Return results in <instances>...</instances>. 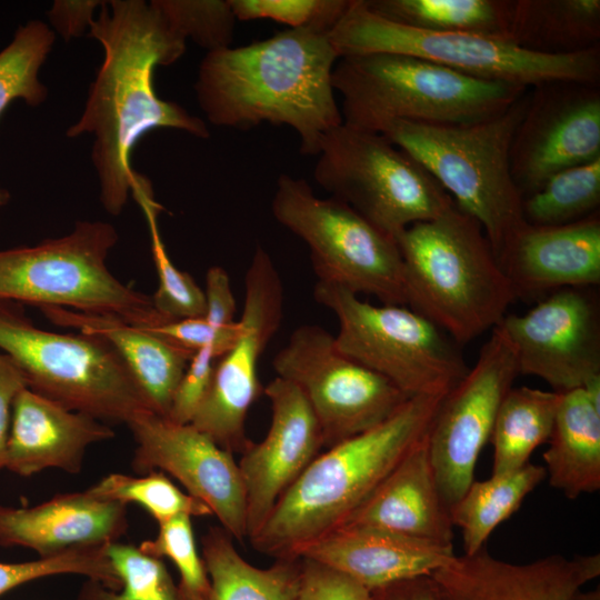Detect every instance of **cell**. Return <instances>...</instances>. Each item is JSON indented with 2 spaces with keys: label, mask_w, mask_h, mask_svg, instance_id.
I'll list each match as a JSON object with an SVG mask.
<instances>
[{
  "label": "cell",
  "mask_w": 600,
  "mask_h": 600,
  "mask_svg": "<svg viewBox=\"0 0 600 600\" xmlns=\"http://www.w3.org/2000/svg\"><path fill=\"white\" fill-rule=\"evenodd\" d=\"M89 37L101 44L103 61L80 118L66 134H93L91 159L100 201L108 213L118 216L137 176L132 150L146 133L176 129L206 139L210 132L202 119L159 98L154 90V69L176 62L184 53L187 40L151 1H103Z\"/></svg>",
  "instance_id": "cell-1"
},
{
  "label": "cell",
  "mask_w": 600,
  "mask_h": 600,
  "mask_svg": "<svg viewBox=\"0 0 600 600\" xmlns=\"http://www.w3.org/2000/svg\"><path fill=\"white\" fill-rule=\"evenodd\" d=\"M338 59L329 33L312 29L210 51L194 84L198 103L218 127H291L301 153L317 156L324 134L342 123L331 79Z\"/></svg>",
  "instance_id": "cell-2"
},
{
  "label": "cell",
  "mask_w": 600,
  "mask_h": 600,
  "mask_svg": "<svg viewBox=\"0 0 600 600\" xmlns=\"http://www.w3.org/2000/svg\"><path fill=\"white\" fill-rule=\"evenodd\" d=\"M444 396L411 397L382 423L320 452L249 539L252 548L274 559L298 558L342 527L426 439Z\"/></svg>",
  "instance_id": "cell-3"
},
{
  "label": "cell",
  "mask_w": 600,
  "mask_h": 600,
  "mask_svg": "<svg viewBox=\"0 0 600 600\" xmlns=\"http://www.w3.org/2000/svg\"><path fill=\"white\" fill-rule=\"evenodd\" d=\"M407 307L457 343H467L506 317L516 292L479 222L453 203L396 239Z\"/></svg>",
  "instance_id": "cell-4"
},
{
  "label": "cell",
  "mask_w": 600,
  "mask_h": 600,
  "mask_svg": "<svg viewBox=\"0 0 600 600\" xmlns=\"http://www.w3.org/2000/svg\"><path fill=\"white\" fill-rule=\"evenodd\" d=\"M332 87L342 123L382 133L394 121L469 124L506 111L530 88L478 79L413 56L339 58Z\"/></svg>",
  "instance_id": "cell-5"
},
{
  "label": "cell",
  "mask_w": 600,
  "mask_h": 600,
  "mask_svg": "<svg viewBox=\"0 0 600 600\" xmlns=\"http://www.w3.org/2000/svg\"><path fill=\"white\" fill-rule=\"evenodd\" d=\"M529 89L502 113L469 124L394 121L383 134L413 157L481 226L497 259L527 223L510 168Z\"/></svg>",
  "instance_id": "cell-6"
},
{
  "label": "cell",
  "mask_w": 600,
  "mask_h": 600,
  "mask_svg": "<svg viewBox=\"0 0 600 600\" xmlns=\"http://www.w3.org/2000/svg\"><path fill=\"white\" fill-rule=\"evenodd\" d=\"M329 39L339 58L407 54L478 79L524 88L557 81L599 84L600 80V46L569 54L538 53L501 38L394 23L371 12L363 0L350 1Z\"/></svg>",
  "instance_id": "cell-7"
},
{
  "label": "cell",
  "mask_w": 600,
  "mask_h": 600,
  "mask_svg": "<svg viewBox=\"0 0 600 600\" xmlns=\"http://www.w3.org/2000/svg\"><path fill=\"white\" fill-rule=\"evenodd\" d=\"M117 241L112 224L78 221L60 238L0 251V302L107 314L146 328L168 322L151 297L108 269L107 258Z\"/></svg>",
  "instance_id": "cell-8"
},
{
  "label": "cell",
  "mask_w": 600,
  "mask_h": 600,
  "mask_svg": "<svg viewBox=\"0 0 600 600\" xmlns=\"http://www.w3.org/2000/svg\"><path fill=\"white\" fill-rule=\"evenodd\" d=\"M0 350L20 368L28 388L71 410L127 426L152 412L107 342L80 332L40 329L19 303L0 302Z\"/></svg>",
  "instance_id": "cell-9"
},
{
  "label": "cell",
  "mask_w": 600,
  "mask_h": 600,
  "mask_svg": "<svg viewBox=\"0 0 600 600\" xmlns=\"http://www.w3.org/2000/svg\"><path fill=\"white\" fill-rule=\"evenodd\" d=\"M313 296L338 319L339 351L409 398L444 396L469 369L450 338L407 306L371 304L346 288L318 280Z\"/></svg>",
  "instance_id": "cell-10"
},
{
  "label": "cell",
  "mask_w": 600,
  "mask_h": 600,
  "mask_svg": "<svg viewBox=\"0 0 600 600\" xmlns=\"http://www.w3.org/2000/svg\"><path fill=\"white\" fill-rule=\"evenodd\" d=\"M317 157L314 180L394 240L454 203L413 157L381 133L341 123L324 134Z\"/></svg>",
  "instance_id": "cell-11"
},
{
  "label": "cell",
  "mask_w": 600,
  "mask_h": 600,
  "mask_svg": "<svg viewBox=\"0 0 600 600\" xmlns=\"http://www.w3.org/2000/svg\"><path fill=\"white\" fill-rule=\"evenodd\" d=\"M271 211L307 244L318 281L373 296L384 304L407 306L397 241L350 206L319 198L304 179L281 173Z\"/></svg>",
  "instance_id": "cell-12"
},
{
  "label": "cell",
  "mask_w": 600,
  "mask_h": 600,
  "mask_svg": "<svg viewBox=\"0 0 600 600\" xmlns=\"http://www.w3.org/2000/svg\"><path fill=\"white\" fill-rule=\"evenodd\" d=\"M272 367L277 377L301 389L327 448L377 427L409 399L391 381L340 352L334 336L316 324L294 329Z\"/></svg>",
  "instance_id": "cell-13"
},
{
  "label": "cell",
  "mask_w": 600,
  "mask_h": 600,
  "mask_svg": "<svg viewBox=\"0 0 600 600\" xmlns=\"http://www.w3.org/2000/svg\"><path fill=\"white\" fill-rule=\"evenodd\" d=\"M283 303V284L276 264L267 250L257 246L246 271L238 336L216 360L209 390L191 421L232 454H241L252 442L246 421L251 406L263 393L259 361L280 327Z\"/></svg>",
  "instance_id": "cell-14"
},
{
  "label": "cell",
  "mask_w": 600,
  "mask_h": 600,
  "mask_svg": "<svg viewBox=\"0 0 600 600\" xmlns=\"http://www.w3.org/2000/svg\"><path fill=\"white\" fill-rule=\"evenodd\" d=\"M514 348L498 324L463 378L442 398L427 436L441 496L451 508L474 480L499 407L519 376Z\"/></svg>",
  "instance_id": "cell-15"
},
{
  "label": "cell",
  "mask_w": 600,
  "mask_h": 600,
  "mask_svg": "<svg viewBox=\"0 0 600 600\" xmlns=\"http://www.w3.org/2000/svg\"><path fill=\"white\" fill-rule=\"evenodd\" d=\"M598 158L599 84L557 81L529 89L510 148L511 174L522 198L554 173Z\"/></svg>",
  "instance_id": "cell-16"
},
{
  "label": "cell",
  "mask_w": 600,
  "mask_h": 600,
  "mask_svg": "<svg viewBox=\"0 0 600 600\" xmlns=\"http://www.w3.org/2000/svg\"><path fill=\"white\" fill-rule=\"evenodd\" d=\"M581 289L556 290L499 323L514 348L519 373L538 377L559 393L600 378L599 306Z\"/></svg>",
  "instance_id": "cell-17"
},
{
  "label": "cell",
  "mask_w": 600,
  "mask_h": 600,
  "mask_svg": "<svg viewBox=\"0 0 600 600\" xmlns=\"http://www.w3.org/2000/svg\"><path fill=\"white\" fill-rule=\"evenodd\" d=\"M128 428L136 442L134 471L170 474L211 510L233 539H248L244 490L231 452L191 423H174L153 412L136 418Z\"/></svg>",
  "instance_id": "cell-18"
},
{
  "label": "cell",
  "mask_w": 600,
  "mask_h": 600,
  "mask_svg": "<svg viewBox=\"0 0 600 600\" xmlns=\"http://www.w3.org/2000/svg\"><path fill=\"white\" fill-rule=\"evenodd\" d=\"M263 393L271 409L268 432L260 442H251L238 461L248 540L324 447L319 422L298 386L276 377Z\"/></svg>",
  "instance_id": "cell-19"
},
{
  "label": "cell",
  "mask_w": 600,
  "mask_h": 600,
  "mask_svg": "<svg viewBox=\"0 0 600 600\" xmlns=\"http://www.w3.org/2000/svg\"><path fill=\"white\" fill-rule=\"evenodd\" d=\"M599 574V553L511 563L483 547L471 556H454L431 576L448 600H571Z\"/></svg>",
  "instance_id": "cell-20"
},
{
  "label": "cell",
  "mask_w": 600,
  "mask_h": 600,
  "mask_svg": "<svg viewBox=\"0 0 600 600\" xmlns=\"http://www.w3.org/2000/svg\"><path fill=\"white\" fill-rule=\"evenodd\" d=\"M498 262L517 298L600 282L599 211L571 223H526Z\"/></svg>",
  "instance_id": "cell-21"
},
{
  "label": "cell",
  "mask_w": 600,
  "mask_h": 600,
  "mask_svg": "<svg viewBox=\"0 0 600 600\" xmlns=\"http://www.w3.org/2000/svg\"><path fill=\"white\" fill-rule=\"evenodd\" d=\"M113 437L104 421L27 387L13 402L3 469L21 477L50 468L78 473L88 448Z\"/></svg>",
  "instance_id": "cell-22"
},
{
  "label": "cell",
  "mask_w": 600,
  "mask_h": 600,
  "mask_svg": "<svg viewBox=\"0 0 600 600\" xmlns=\"http://www.w3.org/2000/svg\"><path fill=\"white\" fill-rule=\"evenodd\" d=\"M127 530V504L87 490L58 494L30 508L0 504V546L28 548L40 558L103 547L119 541Z\"/></svg>",
  "instance_id": "cell-23"
},
{
  "label": "cell",
  "mask_w": 600,
  "mask_h": 600,
  "mask_svg": "<svg viewBox=\"0 0 600 600\" xmlns=\"http://www.w3.org/2000/svg\"><path fill=\"white\" fill-rule=\"evenodd\" d=\"M453 547L368 526H342L307 547L306 557L354 579L370 591L384 584L432 574L449 563Z\"/></svg>",
  "instance_id": "cell-24"
},
{
  "label": "cell",
  "mask_w": 600,
  "mask_h": 600,
  "mask_svg": "<svg viewBox=\"0 0 600 600\" xmlns=\"http://www.w3.org/2000/svg\"><path fill=\"white\" fill-rule=\"evenodd\" d=\"M343 526L374 527L453 547L450 508L444 502L434 477L427 437Z\"/></svg>",
  "instance_id": "cell-25"
},
{
  "label": "cell",
  "mask_w": 600,
  "mask_h": 600,
  "mask_svg": "<svg viewBox=\"0 0 600 600\" xmlns=\"http://www.w3.org/2000/svg\"><path fill=\"white\" fill-rule=\"evenodd\" d=\"M39 310L52 323L107 342L119 356L153 413L167 418L174 391L194 353L122 319L58 307Z\"/></svg>",
  "instance_id": "cell-26"
},
{
  "label": "cell",
  "mask_w": 600,
  "mask_h": 600,
  "mask_svg": "<svg viewBox=\"0 0 600 600\" xmlns=\"http://www.w3.org/2000/svg\"><path fill=\"white\" fill-rule=\"evenodd\" d=\"M542 458L549 484L567 498L600 489V378L562 393Z\"/></svg>",
  "instance_id": "cell-27"
},
{
  "label": "cell",
  "mask_w": 600,
  "mask_h": 600,
  "mask_svg": "<svg viewBox=\"0 0 600 600\" xmlns=\"http://www.w3.org/2000/svg\"><path fill=\"white\" fill-rule=\"evenodd\" d=\"M221 527L202 537V560L210 580L208 600H297L301 559L281 558L268 568L248 562Z\"/></svg>",
  "instance_id": "cell-28"
},
{
  "label": "cell",
  "mask_w": 600,
  "mask_h": 600,
  "mask_svg": "<svg viewBox=\"0 0 600 600\" xmlns=\"http://www.w3.org/2000/svg\"><path fill=\"white\" fill-rule=\"evenodd\" d=\"M510 41L528 51L569 54L599 46V0H514Z\"/></svg>",
  "instance_id": "cell-29"
},
{
  "label": "cell",
  "mask_w": 600,
  "mask_h": 600,
  "mask_svg": "<svg viewBox=\"0 0 600 600\" xmlns=\"http://www.w3.org/2000/svg\"><path fill=\"white\" fill-rule=\"evenodd\" d=\"M562 393L527 386L512 387L504 396L490 434L492 476L516 471L551 434Z\"/></svg>",
  "instance_id": "cell-30"
},
{
  "label": "cell",
  "mask_w": 600,
  "mask_h": 600,
  "mask_svg": "<svg viewBox=\"0 0 600 600\" xmlns=\"http://www.w3.org/2000/svg\"><path fill=\"white\" fill-rule=\"evenodd\" d=\"M394 23L434 32H463L510 41L514 0H363Z\"/></svg>",
  "instance_id": "cell-31"
},
{
  "label": "cell",
  "mask_w": 600,
  "mask_h": 600,
  "mask_svg": "<svg viewBox=\"0 0 600 600\" xmlns=\"http://www.w3.org/2000/svg\"><path fill=\"white\" fill-rule=\"evenodd\" d=\"M546 478L544 467L528 462L512 472L473 480L450 508L451 522L461 530L463 554L481 550L493 530L509 519Z\"/></svg>",
  "instance_id": "cell-32"
},
{
  "label": "cell",
  "mask_w": 600,
  "mask_h": 600,
  "mask_svg": "<svg viewBox=\"0 0 600 600\" xmlns=\"http://www.w3.org/2000/svg\"><path fill=\"white\" fill-rule=\"evenodd\" d=\"M131 193L149 227L151 253L158 274V288L151 296L154 309L168 322L204 316V291L188 272L174 266L167 252L158 224V216L163 207L156 201L150 181L138 173Z\"/></svg>",
  "instance_id": "cell-33"
},
{
  "label": "cell",
  "mask_w": 600,
  "mask_h": 600,
  "mask_svg": "<svg viewBox=\"0 0 600 600\" xmlns=\"http://www.w3.org/2000/svg\"><path fill=\"white\" fill-rule=\"evenodd\" d=\"M600 204V158L561 170L522 200V212L532 226H559L581 220Z\"/></svg>",
  "instance_id": "cell-34"
},
{
  "label": "cell",
  "mask_w": 600,
  "mask_h": 600,
  "mask_svg": "<svg viewBox=\"0 0 600 600\" xmlns=\"http://www.w3.org/2000/svg\"><path fill=\"white\" fill-rule=\"evenodd\" d=\"M54 32L40 20L20 26L10 43L0 51V117L17 99L38 107L48 97L39 71L50 53Z\"/></svg>",
  "instance_id": "cell-35"
},
{
  "label": "cell",
  "mask_w": 600,
  "mask_h": 600,
  "mask_svg": "<svg viewBox=\"0 0 600 600\" xmlns=\"http://www.w3.org/2000/svg\"><path fill=\"white\" fill-rule=\"evenodd\" d=\"M104 551L121 581L120 588L111 590L89 580L78 600H182L160 558L119 541L107 544Z\"/></svg>",
  "instance_id": "cell-36"
},
{
  "label": "cell",
  "mask_w": 600,
  "mask_h": 600,
  "mask_svg": "<svg viewBox=\"0 0 600 600\" xmlns=\"http://www.w3.org/2000/svg\"><path fill=\"white\" fill-rule=\"evenodd\" d=\"M96 498L123 504L138 503L158 523L178 516L207 517L211 510L200 500L180 490L160 471L142 477L110 473L87 490Z\"/></svg>",
  "instance_id": "cell-37"
},
{
  "label": "cell",
  "mask_w": 600,
  "mask_h": 600,
  "mask_svg": "<svg viewBox=\"0 0 600 600\" xmlns=\"http://www.w3.org/2000/svg\"><path fill=\"white\" fill-rule=\"evenodd\" d=\"M103 547L72 549L51 557L18 563L0 562V597L26 582L56 576L81 574L111 590L120 588V579L114 571Z\"/></svg>",
  "instance_id": "cell-38"
},
{
  "label": "cell",
  "mask_w": 600,
  "mask_h": 600,
  "mask_svg": "<svg viewBox=\"0 0 600 600\" xmlns=\"http://www.w3.org/2000/svg\"><path fill=\"white\" fill-rule=\"evenodd\" d=\"M158 524L156 538L143 541L139 548L172 561L180 576L178 588L182 600H208L210 580L196 544L191 517L178 516Z\"/></svg>",
  "instance_id": "cell-39"
},
{
  "label": "cell",
  "mask_w": 600,
  "mask_h": 600,
  "mask_svg": "<svg viewBox=\"0 0 600 600\" xmlns=\"http://www.w3.org/2000/svg\"><path fill=\"white\" fill-rule=\"evenodd\" d=\"M169 26L210 51L229 48L236 24L230 0H152Z\"/></svg>",
  "instance_id": "cell-40"
},
{
  "label": "cell",
  "mask_w": 600,
  "mask_h": 600,
  "mask_svg": "<svg viewBox=\"0 0 600 600\" xmlns=\"http://www.w3.org/2000/svg\"><path fill=\"white\" fill-rule=\"evenodd\" d=\"M351 0H230L237 20L271 19L291 29L329 33Z\"/></svg>",
  "instance_id": "cell-41"
},
{
  "label": "cell",
  "mask_w": 600,
  "mask_h": 600,
  "mask_svg": "<svg viewBox=\"0 0 600 600\" xmlns=\"http://www.w3.org/2000/svg\"><path fill=\"white\" fill-rule=\"evenodd\" d=\"M148 329L191 353L210 347L221 357L236 340L239 326L237 321L218 326L202 316L169 321Z\"/></svg>",
  "instance_id": "cell-42"
},
{
  "label": "cell",
  "mask_w": 600,
  "mask_h": 600,
  "mask_svg": "<svg viewBox=\"0 0 600 600\" xmlns=\"http://www.w3.org/2000/svg\"><path fill=\"white\" fill-rule=\"evenodd\" d=\"M218 352L210 347L194 352L172 398L167 419L174 423H191L209 390Z\"/></svg>",
  "instance_id": "cell-43"
},
{
  "label": "cell",
  "mask_w": 600,
  "mask_h": 600,
  "mask_svg": "<svg viewBox=\"0 0 600 600\" xmlns=\"http://www.w3.org/2000/svg\"><path fill=\"white\" fill-rule=\"evenodd\" d=\"M301 577L297 600H370V590L316 560L300 557Z\"/></svg>",
  "instance_id": "cell-44"
},
{
  "label": "cell",
  "mask_w": 600,
  "mask_h": 600,
  "mask_svg": "<svg viewBox=\"0 0 600 600\" xmlns=\"http://www.w3.org/2000/svg\"><path fill=\"white\" fill-rule=\"evenodd\" d=\"M102 3L99 0H56L47 16L54 30L69 41L89 31L94 12Z\"/></svg>",
  "instance_id": "cell-45"
},
{
  "label": "cell",
  "mask_w": 600,
  "mask_h": 600,
  "mask_svg": "<svg viewBox=\"0 0 600 600\" xmlns=\"http://www.w3.org/2000/svg\"><path fill=\"white\" fill-rule=\"evenodd\" d=\"M206 313L204 317L218 326L233 323L236 314V300L227 271L219 267H211L206 274Z\"/></svg>",
  "instance_id": "cell-46"
},
{
  "label": "cell",
  "mask_w": 600,
  "mask_h": 600,
  "mask_svg": "<svg viewBox=\"0 0 600 600\" xmlns=\"http://www.w3.org/2000/svg\"><path fill=\"white\" fill-rule=\"evenodd\" d=\"M27 387L26 377L20 368L0 350V470L4 468L13 402L19 392Z\"/></svg>",
  "instance_id": "cell-47"
},
{
  "label": "cell",
  "mask_w": 600,
  "mask_h": 600,
  "mask_svg": "<svg viewBox=\"0 0 600 600\" xmlns=\"http://www.w3.org/2000/svg\"><path fill=\"white\" fill-rule=\"evenodd\" d=\"M370 600H448L431 574L398 580L370 591Z\"/></svg>",
  "instance_id": "cell-48"
},
{
  "label": "cell",
  "mask_w": 600,
  "mask_h": 600,
  "mask_svg": "<svg viewBox=\"0 0 600 600\" xmlns=\"http://www.w3.org/2000/svg\"><path fill=\"white\" fill-rule=\"evenodd\" d=\"M571 600H600V589L597 588L587 592L580 589L572 596Z\"/></svg>",
  "instance_id": "cell-49"
},
{
  "label": "cell",
  "mask_w": 600,
  "mask_h": 600,
  "mask_svg": "<svg viewBox=\"0 0 600 600\" xmlns=\"http://www.w3.org/2000/svg\"><path fill=\"white\" fill-rule=\"evenodd\" d=\"M9 199L10 193L8 192V190L0 187V209L9 202Z\"/></svg>",
  "instance_id": "cell-50"
}]
</instances>
